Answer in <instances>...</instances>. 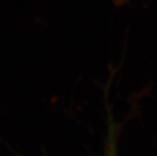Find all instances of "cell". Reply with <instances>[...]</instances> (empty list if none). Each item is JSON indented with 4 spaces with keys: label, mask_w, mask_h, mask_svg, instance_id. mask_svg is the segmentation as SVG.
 <instances>
[{
    "label": "cell",
    "mask_w": 157,
    "mask_h": 156,
    "mask_svg": "<svg viewBox=\"0 0 157 156\" xmlns=\"http://www.w3.org/2000/svg\"><path fill=\"white\" fill-rule=\"evenodd\" d=\"M111 1L118 7H122V6L126 5L129 2V0H111Z\"/></svg>",
    "instance_id": "obj_1"
}]
</instances>
